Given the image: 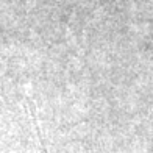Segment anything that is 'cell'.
I'll return each instance as SVG.
<instances>
[{"label":"cell","instance_id":"1","mask_svg":"<svg viewBox=\"0 0 153 153\" xmlns=\"http://www.w3.org/2000/svg\"><path fill=\"white\" fill-rule=\"evenodd\" d=\"M27 105H28V114L31 119V130H33V145H31V153H48V150L45 149V144L42 141V133L39 130L38 125V116H36V105L31 97H27Z\"/></svg>","mask_w":153,"mask_h":153}]
</instances>
